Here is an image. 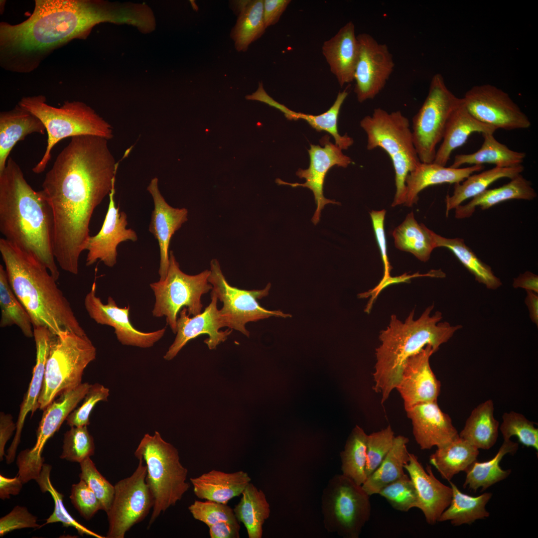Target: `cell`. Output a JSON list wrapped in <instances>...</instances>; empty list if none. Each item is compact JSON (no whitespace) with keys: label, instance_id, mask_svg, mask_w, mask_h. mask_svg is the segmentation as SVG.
<instances>
[{"label":"cell","instance_id":"cell-23","mask_svg":"<svg viewBox=\"0 0 538 538\" xmlns=\"http://www.w3.org/2000/svg\"><path fill=\"white\" fill-rule=\"evenodd\" d=\"M405 411L411 421L414 439L421 449L439 448L459 437L451 418L441 410L437 401L420 403Z\"/></svg>","mask_w":538,"mask_h":538},{"label":"cell","instance_id":"cell-33","mask_svg":"<svg viewBox=\"0 0 538 538\" xmlns=\"http://www.w3.org/2000/svg\"><path fill=\"white\" fill-rule=\"evenodd\" d=\"M537 196L531 182L520 174L507 184L498 188L487 189L472 198L467 204L459 205L455 208V217L459 219L469 218L477 207L484 210L507 200H532Z\"/></svg>","mask_w":538,"mask_h":538},{"label":"cell","instance_id":"cell-26","mask_svg":"<svg viewBox=\"0 0 538 538\" xmlns=\"http://www.w3.org/2000/svg\"><path fill=\"white\" fill-rule=\"evenodd\" d=\"M54 335L46 327H33V337L36 346V361L28 389L20 405L14 438L5 454L6 462L10 464L14 460L17 448L20 441L21 433L28 413L32 416L39 408L38 399L41 393L46 362L51 340Z\"/></svg>","mask_w":538,"mask_h":538},{"label":"cell","instance_id":"cell-29","mask_svg":"<svg viewBox=\"0 0 538 538\" xmlns=\"http://www.w3.org/2000/svg\"><path fill=\"white\" fill-rule=\"evenodd\" d=\"M483 165H473L462 168L446 167L434 162H420L408 175L405 204L412 206L418 200V195L425 188L443 183H458L476 172L483 169Z\"/></svg>","mask_w":538,"mask_h":538},{"label":"cell","instance_id":"cell-16","mask_svg":"<svg viewBox=\"0 0 538 538\" xmlns=\"http://www.w3.org/2000/svg\"><path fill=\"white\" fill-rule=\"evenodd\" d=\"M462 100L473 117L497 130L526 129L531 126L528 117L509 94L494 85L474 86Z\"/></svg>","mask_w":538,"mask_h":538},{"label":"cell","instance_id":"cell-18","mask_svg":"<svg viewBox=\"0 0 538 538\" xmlns=\"http://www.w3.org/2000/svg\"><path fill=\"white\" fill-rule=\"evenodd\" d=\"M326 135L320 140L319 145L310 144L308 150L310 156V164L307 169L299 168L296 175L300 178H304L303 183H289L277 178L275 182L278 185H288L292 187L301 186L309 188L313 192L317 208L311 221L316 225L320 221L321 210L328 204H340L339 202L326 198L323 194V186L325 176L329 170L335 165L347 167L352 163L351 158L343 154L342 150L329 140Z\"/></svg>","mask_w":538,"mask_h":538},{"label":"cell","instance_id":"cell-62","mask_svg":"<svg viewBox=\"0 0 538 538\" xmlns=\"http://www.w3.org/2000/svg\"><path fill=\"white\" fill-rule=\"evenodd\" d=\"M23 483L18 476L8 478L0 475V498L4 500L9 499L10 496L18 495L22 489Z\"/></svg>","mask_w":538,"mask_h":538},{"label":"cell","instance_id":"cell-63","mask_svg":"<svg viewBox=\"0 0 538 538\" xmlns=\"http://www.w3.org/2000/svg\"><path fill=\"white\" fill-rule=\"evenodd\" d=\"M513 286L515 288H522L526 290L538 293V276L531 271H527L514 279Z\"/></svg>","mask_w":538,"mask_h":538},{"label":"cell","instance_id":"cell-41","mask_svg":"<svg viewBox=\"0 0 538 538\" xmlns=\"http://www.w3.org/2000/svg\"><path fill=\"white\" fill-rule=\"evenodd\" d=\"M435 248L444 247L449 249L460 262L475 277L478 282L490 289H496L502 285L491 268L483 262L465 243L462 238H446L430 231Z\"/></svg>","mask_w":538,"mask_h":538},{"label":"cell","instance_id":"cell-56","mask_svg":"<svg viewBox=\"0 0 538 538\" xmlns=\"http://www.w3.org/2000/svg\"><path fill=\"white\" fill-rule=\"evenodd\" d=\"M37 517L26 507L16 506L7 515L0 519V537L13 530L24 528H39Z\"/></svg>","mask_w":538,"mask_h":538},{"label":"cell","instance_id":"cell-47","mask_svg":"<svg viewBox=\"0 0 538 538\" xmlns=\"http://www.w3.org/2000/svg\"><path fill=\"white\" fill-rule=\"evenodd\" d=\"M51 470V465L44 464L39 476L36 480L42 492H48L51 494L54 502V511L49 517L46 520V522L44 525L60 522L62 524L63 527H73L82 536L86 535L97 538H105L89 530L76 521L69 514L63 504V495L57 491L51 482L50 479Z\"/></svg>","mask_w":538,"mask_h":538},{"label":"cell","instance_id":"cell-64","mask_svg":"<svg viewBox=\"0 0 538 538\" xmlns=\"http://www.w3.org/2000/svg\"><path fill=\"white\" fill-rule=\"evenodd\" d=\"M527 296L525 300L532 321L538 326V295L535 292L526 290Z\"/></svg>","mask_w":538,"mask_h":538},{"label":"cell","instance_id":"cell-48","mask_svg":"<svg viewBox=\"0 0 538 538\" xmlns=\"http://www.w3.org/2000/svg\"><path fill=\"white\" fill-rule=\"evenodd\" d=\"M94 453V438L87 426L70 427L64 433L61 459L80 463Z\"/></svg>","mask_w":538,"mask_h":538},{"label":"cell","instance_id":"cell-20","mask_svg":"<svg viewBox=\"0 0 538 538\" xmlns=\"http://www.w3.org/2000/svg\"><path fill=\"white\" fill-rule=\"evenodd\" d=\"M211 300L203 312L190 317L186 307L180 311L179 317L177 320V332L175 340L163 356L165 360L173 359L180 350L190 340L197 337L207 334L209 337L204 340L209 349H214L220 343L224 342L232 333L228 328L220 331V328L226 326L224 318L217 308L218 298L211 291Z\"/></svg>","mask_w":538,"mask_h":538},{"label":"cell","instance_id":"cell-46","mask_svg":"<svg viewBox=\"0 0 538 538\" xmlns=\"http://www.w3.org/2000/svg\"><path fill=\"white\" fill-rule=\"evenodd\" d=\"M367 437L364 430L356 425L349 435L344 450L340 453L342 474L360 485L367 479Z\"/></svg>","mask_w":538,"mask_h":538},{"label":"cell","instance_id":"cell-43","mask_svg":"<svg viewBox=\"0 0 538 538\" xmlns=\"http://www.w3.org/2000/svg\"><path fill=\"white\" fill-rule=\"evenodd\" d=\"M518 443L510 439L504 440L497 453L491 460L485 462H473L465 471L466 473L463 487H468L474 491L481 487L484 491L508 477L510 469L503 470L500 463L507 454H514L518 449Z\"/></svg>","mask_w":538,"mask_h":538},{"label":"cell","instance_id":"cell-51","mask_svg":"<svg viewBox=\"0 0 538 538\" xmlns=\"http://www.w3.org/2000/svg\"><path fill=\"white\" fill-rule=\"evenodd\" d=\"M80 479L84 481L99 500L102 510L106 514L112 505L115 486L112 485L97 470L90 457L80 463Z\"/></svg>","mask_w":538,"mask_h":538},{"label":"cell","instance_id":"cell-14","mask_svg":"<svg viewBox=\"0 0 538 538\" xmlns=\"http://www.w3.org/2000/svg\"><path fill=\"white\" fill-rule=\"evenodd\" d=\"M138 466L129 477L115 485L111 508L107 513V538H124L133 526L142 521L153 506V498L146 482V466L138 459Z\"/></svg>","mask_w":538,"mask_h":538},{"label":"cell","instance_id":"cell-10","mask_svg":"<svg viewBox=\"0 0 538 538\" xmlns=\"http://www.w3.org/2000/svg\"><path fill=\"white\" fill-rule=\"evenodd\" d=\"M321 508L325 529L345 538H358L371 513L370 496L362 485L342 474L328 481Z\"/></svg>","mask_w":538,"mask_h":538},{"label":"cell","instance_id":"cell-59","mask_svg":"<svg viewBox=\"0 0 538 538\" xmlns=\"http://www.w3.org/2000/svg\"><path fill=\"white\" fill-rule=\"evenodd\" d=\"M290 2V0H264V19L266 28L278 22Z\"/></svg>","mask_w":538,"mask_h":538},{"label":"cell","instance_id":"cell-31","mask_svg":"<svg viewBox=\"0 0 538 538\" xmlns=\"http://www.w3.org/2000/svg\"><path fill=\"white\" fill-rule=\"evenodd\" d=\"M496 130V128L473 117L464 106L462 100L447 121L442 142L436 150L433 162L446 166L452 152L463 145L472 133L493 134Z\"/></svg>","mask_w":538,"mask_h":538},{"label":"cell","instance_id":"cell-25","mask_svg":"<svg viewBox=\"0 0 538 538\" xmlns=\"http://www.w3.org/2000/svg\"><path fill=\"white\" fill-rule=\"evenodd\" d=\"M147 190L151 194L154 204L148 230L158 242L160 257L158 273L160 279L163 280L167 275L169 266L168 251L171 238L187 220L188 211L184 208H173L166 202L159 191L157 177L151 180Z\"/></svg>","mask_w":538,"mask_h":538},{"label":"cell","instance_id":"cell-50","mask_svg":"<svg viewBox=\"0 0 538 538\" xmlns=\"http://www.w3.org/2000/svg\"><path fill=\"white\" fill-rule=\"evenodd\" d=\"M378 494L398 511L406 512L417 507L415 488L409 475L406 474L383 487Z\"/></svg>","mask_w":538,"mask_h":538},{"label":"cell","instance_id":"cell-52","mask_svg":"<svg viewBox=\"0 0 538 538\" xmlns=\"http://www.w3.org/2000/svg\"><path fill=\"white\" fill-rule=\"evenodd\" d=\"M394 432L391 426L367 435L365 474L368 477L381 464L393 446Z\"/></svg>","mask_w":538,"mask_h":538},{"label":"cell","instance_id":"cell-42","mask_svg":"<svg viewBox=\"0 0 538 538\" xmlns=\"http://www.w3.org/2000/svg\"><path fill=\"white\" fill-rule=\"evenodd\" d=\"M452 496L449 506L440 516L438 522L450 521L455 526L470 525L477 520L489 517L486 505L492 496L491 493H484L473 497L463 493L450 481Z\"/></svg>","mask_w":538,"mask_h":538},{"label":"cell","instance_id":"cell-11","mask_svg":"<svg viewBox=\"0 0 538 538\" xmlns=\"http://www.w3.org/2000/svg\"><path fill=\"white\" fill-rule=\"evenodd\" d=\"M169 266L166 277L150 284L155 297L152 310L154 317L165 316L172 332H177V314L186 307L188 314L195 316L201 312L202 295L212 289L208 278L210 270L189 275L180 269L173 253L170 251Z\"/></svg>","mask_w":538,"mask_h":538},{"label":"cell","instance_id":"cell-53","mask_svg":"<svg viewBox=\"0 0 538 538\" xmlns=\"http://www.w3.org/2000/svg\"><path fill=\"white\" fill-rule=\"evenodd\" d=\"M193 518L208 527L222 521H238L233 509L227 504L210 500H196L188 507Z\"/></svg>","mask_w":538,"mask_h":538},{"label":"cell","instance_id":"cell-37","mask_svg":"<svg viewBox=\"0 0 538 538\" xmlns=\"http://www.w3.org/2000/svg\"><path fill=\"white\" fill-rule=\"evenodd\" d=\"M233 509L236 519L245 527L249 538H261L263 525L270 515V506L264 492L250 483Z\"/></svg>","mask_w":538,"mask_h":538},{"label":"cell","instance_id":"cell-30","mask_svg":"<svg viewBox=\"0 0 538 538\" xmlns=\"http://www.w3.org/2000/svg\"><path fill=\"white\" fill-rule=\"evenodd\" d=\"M251 481L248 473L242 470L228 473L213 469L190 478L197 498L224 504L241 495Z\"/></svg>","mask_w":538,"mask_h":538},{"label":"cell","instance_id":"cell-40","mask_svg":"<svg viewBox=\"0 0 538 538\" xmlns=\"http://www.w3.org/2000/svg\"><path fill=\"white\" fill-rule=\"evenodd\" d=\"M494 404L488 400L479 404L471 412L460 437L478 449H489L496 442L499 423L494 417Z\"/></svg>","mask_w":538,"mask_h":538},{"label":"cell","instance_id":"cell-45","mask_svg":"<svg viewBox=\"0 0 538 538\" xmlns=\"http://www.w3.org/2000/svg\"><path fill=\"white\" fill-rule=\"evenodd\" d=\"M0 306L1 328L15 325L25 337H33L31 318L11 287L5 269L1 265H0Z\"/></svg>","mask_w":538,"mask_h":538},{"label":"cell","instance_id":"cell-21","mask_svg":"<svg viewBox=\"0 0 538 538\" xmlns=\"http://www.w3.org/2000/svg\"><path fill=\"white\" fill-rule=\"evenodd\" d=\"M115 193L114 187L109 194V203L103 225L98 233L90 236L87 241V266L99 260L108 267H114L117 263L118 245L124 241L135 242L138 239L134 230L127 228V215L123 211L120 212L119 207H117Z\"/></svg>","mask_w":538,"mask_h":538},{"label":"cell","instance_id":"cell-15","mask_svg":"<svg viewBox=\"0 0 538 538\" xmlns=\"http://www.w3.org/2000/svg\"><path fill=\"white\" fill-rule=\"evenodd\" d=\"M91 384L88 383L79 386L60 394L43 410L42 416L36 431V441L31 449L21 451L17 457L16 464L18 476L23 484L39 477L42 470L44 458L43 450L47 440L60 428L68 415L83 400Z\"/></svg>","mask_w":538,"mask_h":538},{"label":"cell","instance_id":"cell-55","mask_svg":"<svg viewBox=\"0 0 538 538\" xmlns=\"http://www.w3.org/2000/svg\"><path fill=\"white\" fill-rule=\"evenodd\" d=\"M69 497L75 509L87 521L102 510L99 500L83 480L72 485Z\"/></svg>","mask_w":538,"mask_h":538},{"label":"cell","instance_id":"cell-28","mask_svg":"<svg viewBox=\"0 0 538 538\" xmlns=\"http://www.w3.org/2000/svg\"><path fill=\"white\" fill-rule=\"evenodd\" d=\"M322 51L341 87L354 81L359 45L352 21L347 22L334 36L325 41Z\"/></svg>","mask_w":538,"mask_h":538},{"label":"cell","instance_id":"cell-1","mask_svg":"<svg viewBox=\"0 0 538 538\" xmlns=\"http://www.w3.org/2000/svg\"><path fill=\"white\" fill-rule=\"evenodd\" d=\"M108 141L90 135L71 137L42 184L40 191L53 217L55 260L73 274L78 273L93 213L115 187L119 163Z\"/></svg>","mask_w":538,"mask_h":538},{"label":"cell","instance_id":"cell-7","mask_svg":"<svg viewBox=\"0 0 538 538\" xmlns=\"http://www.w3.org/2000/svg\"><path fill=\"white\" fill-rule=\"evenodd\" d=\"M360 126L367 135V149L381 148L392 162L396 190L392 206L404 204L406 178L420 162L408 119L399 110L389 113L378 108L374 109L371 116L361 120Z\"/></svg>","mask_w":538,"mask_h":538},{"label":"cell","instance_id":"cell-35","mask_svg":"<svg viewBox=\"0 0 538 538\" xmlns=\"http://www.w3.org/2000/svg\"><path fill=\"white\" fill-rule=\"evenodd\" d=\"M408 441L404 436L395 437L392 447L381 464L362 485L370 496L378 494L383 487L405 474L404 466L409 460L407 449Z\"/></svg>","mask_w":538,"mask_h":538},{"label":"cell","instance_id":"cell-61","mask_svg":"<svg viewBox=\"0 0 538 538\" xmlns=\"http://www.w3.org/2000/svg\"><path fill=\"white\" fill-rule=\"evenodd\" d=\"M16 429V424L14 423L11 414L0 412V460L3 459L5 446Z\"/></svg>","mask_w":538,"mask_h":538},{"label":"cell","instance_id":"cell-4","mask_svg":"<svg viewBox=\"0 0 538 538\" xmlns=\"http://www.w3.org/2000/svg\"><path fill=\"white\" fill-rule=\"evenodd\" d=\"M0 253L10 286L29 314L33 327H45L55 336L65 331L86 334L42 263L3 238L0 239Z\"/></svg>","mask_w":538,"mask_h":538},{"label":"cell","instance_id":"cell-57","mask_svg":"<svg viewBox=\"0 0 538 538\" xmlns=\"http://www.w3.org/2000/svg\"><path fill=\"white\" fill-rule=\"evenodd\" d=\"M420 276H430L434 277H443L445 273L440 270H432L425 274H420L418 272L413 274L409 275L404 273L402 275L391 277V276L385 279H381L378 284L373 289L358 294L360 298H365L371 296L370 299L367 305L365 311L369 313L372 308L374 301L378 295L384 288L388 286L403 282L408 283L410 282L411 278Z\"/></svg>","mask_w":538,"mask_h":538},{"label":"cell","instance_id":"cell-17","mask_svg":"<svg viewBox=\"0 0 538 538\" xmlns=\"http://www.w3.org/2000/svg\"><path fill=\"white\" fill-rule=\"evenodd\" d=\"M357 37L359 52L354 74V92L359 102L362 103L374 99L384 89L395 63L386 44L368 33H360Z\"/></svg>","mask_w":538,"mask_h":538},{"label":"cell","instance_id":"cell-24","mask_svg":"<svg viewBox=\"0 0 538 538\" xmlns=\"http://www.w3.org/2000/svg\"><path fill=\"white\" fill-rule=\"evenodd\" d=\"M404 469L416 489L417 508L422 511L428 524H435L450 503L452 496L451 487L443 484L434 476L430 466L427 465L425 470L413 454L409 453V460Z\"/></svg>","mask_w":538,"mask_h":538},{"label":"cell","instance_id":"cell-54","mask_svg":"<svg viewBox=\"0 0 538 538\" xmlns=\"http://www.w3.org/2000/svg\"><path fill=\"white\" fill-rule=\"evenodd\" d=\"M109 392V389L102 384H91L82 404L75 408L67 417V424L70 427L89 425L92 410L98 403L107 401Z\"/></svg>","mask_w":538,"mask_h":538},{"label":"cell","instance_id":"cell-27","mask_svg":"<svg viewBox=\"0 0 538 538\" xmlns=\"http://www.w3.org/2000/svg\"><path fill=\"white\" fill-rule=\"evenodd\" d=\"M348 95L347 89L339 92L332 106L326 112L319 115L296 112L278 103L266 93L262 82L259 83V87L255 93L246 96V98L266 103L279 110L288 120L296 121L302 119L306 121L317 131H325L331 134L334 138L335 144L342 150H346L353 144L354 141L352 137L346 134L344 135L339 134L337 121L341 107Z\"/></svg>","mask_w":538,"mask_h":538},{"label":"cell","instance_id":"cell-3","mask_svg":"<svg viewBox=\"0 0 538 538\" xmlns=\"http://www.w3.org/2000/svg\"><path fill=\"white\" fill-rule=\"evenodd\" d=\"M0 231L4 239L35 256L58 279L51 207L41 191L27 183L11 157L0 173Z\"/></svg>","mask_w":538,"mask_h":538},{"label":"cell","instance_id":"cell-58","mask_svg":"<svg viewBox=\"0 0 538 538\" xmlns=\"http://www.w3.org/2000/svg\"><path fill=\"white\" fill-rule=\"evenodd\" d=\"M386 213V211L384 209L380 211L372 210L370 212L375 237L380 250L384 264V273L383 277L382 279H385L390 276V272L392 269L388 258L384 229V221Z\"/></svg>","mask_w":538,"mask_h":538},{"label":"cell","instance_id":"cell-36","mask_svg":"<svg viewBox=\"0 0 538 538\" xmlns=\"http://www.w3.org/2000/svg\"><path fill=\"white\" fill-rule=\"evenodd\" d=\"M484 140L481 147L476 152L455 155L452 168H459L465 164L483 165L484 163L495 164L497 167H509L522 164L526 153L509 148L506 145L498 141L493 134H482Z\"/></svg>","mask_w":538,"mask_h":538},{"label":"cell","instance_id":"cell-39","mask_svg":"<svg viewBox=\"0 0 538 538\" xmlns=\"http://www.w3.org/2000/svg\"><path fill=\"white\" fill-rule=\"evenodd\" d=\"M479 454V449L459 437L451 442L437 448L429 457V462L442 478L450 481L460 471H465Z\"/></svg>","mask_w":538,"mask_h":538},{"label":"cell","instance_id":"cell-12","mask_svg":"<svg viewBox=\"0 0 538 538\" xmlns=\"http://www.w3.org/2000/svg\"><path fill=\"white\" fill-rule=\"evenodd\" d=\"M461 102L447 87L440 74L433 76L427 96L412 119L413 141L420 162L434 161L447 121Z\"/></svg>","mask_w":538,"mask_h":538},{"label":"cell","instance_id":"cell-38","mask_svg":"<svg viewBox=\"0 0 538 538\" xmlns=\"http://www.w3.org/2000/svg\"><path fill=\"white\" fill-rule=\"evenodd\" d=\"M524 170L522 164L509 167L495 166L479 174H471L462 182L455 184L452 195L446 196V216L450 210L455 209L466 200L481 193L495 181L503 178L512 179Z\"/></svg>","mask_w":538,"mask_h":538},{"label":"cell","instance_id":"cell-13","mask_svg":"<svg viewBox=\"0 0 538 538\" xmlns=\"http://www.w3.org/2000/svg\"><path fill=\"white\" fill-rule=\"evenodd\" d=\"M209 283L212 285V291L218 299L223 303L219 310L224 319L226 327L238 331L247 337L250 332L246 328L249 322H255L271 316L286 318L291 317L279 310H269L262 307L257 301L269 293L270 283L263 289L245 290L230 285L221 270L216 259L210 262Z\"/></svg>","mask_w":538,"mask_h":538},{"label":"cell","instance_id":"cell-49","mask_svg":"<svg viewBox=\"0 0 538 538\" xmlns=\"http://www.w3.org/2000/svg\"><path fill=\"white\" fill-rule=\"evenodd\" d=\"M502 418L500 429L504 440L516 436L522 444L538 451V429L535 427L534 422L514 411L504 413Z\"/></svg>","mask_w":538,"mask_h":538},{"label":"cell","instance_id":"cell-2","mask_svg":"<svg viewBox=\"0 0 538 538\" xmlns=\"http://www.w3.org/2000/svg\"><path fill=\"white\" fill-rule=\"evenodd\" d=\"M128 6L98 0H35L33 12L17 24L0 23V65L28 73L54 50L74 39H85L101 22L129 23Z\"/></svg>","mask_w":538,"mask_h":538},{"label":"cell","instance_id":"cell-32","mask_svg":"<svg viewBox=\"0 0 538 538\" xmlns=\"http://www.w3.org/2000/svg\"><path fill=\"white\" fill-rule=\"evenodd\" d=\"M41 121L18 104L0 113V173L4 169L9 155L16 143L32 133L45 134Z\"/></svg>","mask_w":538,"mask_h":538},{"label":"cell","instance_id":"cell-34","mask_svg":"<svg viewBox=\"0 0 538 538\" xmlns=\"http://www.w3.org/2000/svg\"><path fill=\"white\" fill-rule=\"evenodd\" d=\"M234 4L238 17L230 36L236 50L244 52L262 36L267 28L264 19V0L235 1Z\"/></svg>","mask_w":538,"mask_h":538},{"label":"cell","instance_id":"cell-22","mask_svg":"<svg viewBox=\"0 0 538 538\" xmlns=\"http://www.w3.org/2000/svg\"><path fill=\"white\" fill-rule=\"evenodd\" d=\"M434 351L427 345L406 361L396 389L404 402L405 410L423 403L437 401L440 382L431 369L429 358Z\"/></svg>","mask_w":538,"mask_h":538},{"label":"cell","instance_id":"cell-44","mask_svg":"<svg viewBox=\"0 0 538 538\" xmlns=\"http://www.w3.org/2000/svg\"><path fill=\"white\" fill-rule=\"evenodd\" d=\"M430 231L423 224H419L411 212L393 232L395 246L426 262L435 249Z\"/></svg>","mask_w":538,"mask_h":538},{"label":"cell","instance_id":"cell-19","mask_svg":"<svg viewBox=\"0 0 538 538\" xmlns=\"http://www.w3.org/2000/svg\"><path fill=\"white\" fill-rule=\"evenodd\" d=\"M84 306L90 318L97 323L114 328L118 340L123 345L149 348L163 336L166 331L165 327L150 332L137 330L130 320V306L119 307L111 296L107 304L103 303L96 295L95 282L85 296Z\"/></svg>","mask_w":538,"mask_h":538},{"label":"cell","instance_id":"cell-9","mask_svg":"<svg viewBox=\"0 0 538 538\" xmlns=\"http://www.w3.org/2000/svg\"><path fill=\"white\" fill-rule=\"evenodd\" d=\"M96 356V348L86 334L65 331L54 335L38 399L39 408L44 410L62 393L81 384L84 370Z\"/></svg>","mask_w":538,"mask_h":538},{"label":"cell","instance_id":"cell-6","mask_svg":"<svg viewBox=\"0 0 538 538\" xmlns=\"http://www.w3.org/2000/svg\"><path fill=\"white\" fill-rule=\"evenodd\" d=\"M18 104L38 118L47 132L45 151L32 169L36 174L45 170L53 147L65 138L90 135L109 140L114 136L112 126L82 102L67 101L57 108L48 105L46 97L39 95L22 97Z\"/></svg>","mask_w":538,"mask_h":538},{"label":"cell","instance_id":"cell-60","mask_svg":"<svg viewBox=\"0 0 538 538\" xmlns=\"http://www.w3.org/2000/svg\"><path fill=\"white\" fill-rule=\"evenodd\" d=\"M240 522L222 521L209 527L211 538H239Z\"/></svg>","mask_w":538,"mask_h":538},{"label":"cell","instance_id":"cell-5","mask_svg":"<svg viewBox=\"0 0 538 538\" xmlns=\"http://www.w3.org/2000/svg\"><path fill=\"white\" fill-rule=\"evenodd\" d=\"M433 307V304L427 307L416 319H414L413 310L404 322L393 314L386 329L380 332L381 343L376 349L373 389L381 394L382 404L396 389L410 357L427 345H431L435 353L462 328L460 325L452 326L447 322H440L442 316L439 311L431 316Z\"/></svg>","mask_w":538,"mask_h":538},{"label":"cell","instance_id":"cell-8","mask_svg":"<svg viewBox=\"0 0 538 538\" xmlns=\"http://www.w3.org/2000/svg\"><path fill=\"white\" fill-rule=\"evenodd\" d=\"M134 454L145 462L146 482L153 498L149 528L162 513L175 505L188 490V470L180 462L177 449L156 431L153 435H144Z\"/></svg>","mask_w":538,"mask_h":538}]
</instances>
